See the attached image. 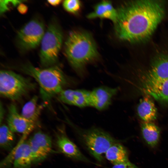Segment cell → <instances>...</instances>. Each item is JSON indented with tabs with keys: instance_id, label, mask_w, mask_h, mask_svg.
Masks as SVG:
<instances>
[{
	"instance_id": "1",
	"label": "cell",
	"mask_w": 168,
	"mask_h": 168,
	"mask_svg": "<svg viewBox=\"0 0 168 168\" xmlns=\"http://www.w3.org/2000/svg\"><path fill=\"white\" fill-rule=\"evenodd\" d=\"M115 34L120 40L131 43L144 42L152 36L164 18V1L141 0L123 3L117 10Z\"/></svg>"
},
{
	"instance_id": "2",
	"label": "cell",
	"mask_w": 168,
	"mask_h": 168,
	"mask_svg": "<svg viewBox=\"0 0 168 168\" xmlns=\"http://www.w3.org/2000/svg\"><path fill=\"white\" fill-rule=\"evenodd\" d=\"M65 53L70 64L81 78L85 77V68L98 56L96 45L89 33L73 31L65 41Z\"/></svg>"
},
{
	"instance_id": "3",
	"label": "cell",
	"mask_w": 168,
	"mask_h": 168,
	"mask_svg": "<svg viewBox=\"0 0 168 168\" xmlns=\"http://www.w3.org/2000/svg\"><path fill=\"white\" fill-rule=\"evenodd\" d=\"M20 70L37 82L41 96L45 101L58 95L68 83L67 77L57 66L40 68L27 63L21 65Z\"/></svg>"
},
{
	"instance_id": "4",
	"label": "cell",
	"mask_w": 168,
	"mask_h": 168,
	"mask_svg": "<svg viewBox=\"0 0 168 168\" xmlns=\"http://www.w3.org/2000/svg\"><path fill=\"white\" fill-rule=\"evenodd\" d=\"M75 130L85 147L98 161L103 160V155L114 143L118 142L109 133L100 128L92 127L83 129L67 119Z\"/></svg>"
},
{
	"instance_id": "5",
	"label": "cell",
	"mask_w": 168,
	"mask_h": 168,
	"mask_svg": "<svg viewBox=\"0 0 168 168\" xmlns=\"http://www.w3.org/2000/svg\"><path fill=\"white\" fill-rule=\"evenodd\" d=\"M36 87V83L29 78L11 71H0V94L3 97L17 100Z\"/></svg>"
},
{
	"instance_id": "6",
	"label": "cell",
	"mask_w": 168,
	"mask_h": 168,
	"mask_svg": "<svg viewBox=\"0 0 168 168\" xmlns=\"http://www.w3.org/2000/svg\"><path fill=\"white\" fill-rule=\"evenodd\" d=\"M63 34L57 24L52 22L48 26L40 43V63L43 67L55 65L57 62L63 42Z\"/></svg>"
},
{
	"instance_id": "7",
	"label": "cell",
	"mask_w": 168,
	"mask_h": 168,
	"mask_svg": "<svg viewBox=\"0 0 168 168\" xmlns=\"http://www.w3.org/2000/svg\"><path fill=\"white\" fill-rule=\"evenodd\" d=\"M44 33V25L41 21L37 19L30 21L17 33L18 47L22 52L36 48L41 43Z\"/></svg>"
},
{
	"instance_id": "8",
	"label": "cell",
	"mask_w": 168,
	"mask_h": 168,
	"mask_svg": "<svg viewBox=\"0 0 168 168\" xmlns=\"http://www.w3.org/2000/svg\"><path fill=\"white\" fill-rule=\"evenodd\" d=\"M119 88L101 86L90 91V107L99 110L107 109L111 104L112 100L119 93Z\"/></svg>"
},
{
	"instance_id": "9",
	"label": "cell",
	"mask_w": 168,
	"mask_h": 168,
	"mask_svg": "<svg viewBox=\"0 0 168 168\" xmlns=\"http://www.w3.org/2000/svg\"><path fill=\"white\" fill-rule=\"evenodd\" d=\"M140 80H161L168 79V51L157 55L149 68L141 75Z\"/></svg>"
},
{
	"instance_id": "10",
	"label": "cell",
	"mask_w": 168,
	"mask_h": 168,
	"mask_svg": "<svg viewBox=\"0 0 168 168\" xmlns=\"http://www.w3.org/2000/svg\"><path fill=\"white\" fill-rule=\"evenodd\" d=\"M7 120V126L13 132L22 133L25 136L34 129L36 124L23 117L13 104L8 107Z\"/></svg>"
},
{
	"instance_id": "11",
	"label": "cell",
	"mask_w": 168,
	"mask_h": 168,
	"mask_svg": "<svg viewBox=\"0 0 168 168\" xmlns=\"http://www.w3.org/2000/svg\"><path fill=\"white\" fill-rule=\"evenodd\" d=\"M56 143L60 152L66 156L77 161L91 162L67 136L64 127L58 129L56 134Z\"/></svg>"
},
{
	"instance_id": "12",
	"label": "cell",
	"mask_w": 168,
	"mask_h": 168,
	"mask_svg": "<svg viewBox=\"0 0 168 168\" xmlns=\"http://www.w3.org/2000/svg\"><path fill=\"white\" fill-rule=\"evenodd\" d=\"M140 80V89L144 93L162 103H168V79Z\"/></svg>"
},
{
	"instance_id": "13",
	"label": "cell",
	"mask_w": 168,
	"mask_h": 168,
	"mask_svg": "<svg viewBox=\"0 0 168 168\" xmlns=\"http://www.w3.org/2000/svg\"><path fill=\"white\" fill-rule=\"evenodd\" d=\"M90 91L85 89H64L58 95L59 99L65 104L79 108L90 107Z\"/></svg>"
},
{
	"instance_id": "14",
	"label": "cell",
	"mask_w": 168,
	"mask_h": 168,
	"mask_svg": "<svg viewBox=\"0 0 168 168\" xmlns=\"http://www.w3.org/2000/svg\"><path fill=\"white\" fill-rule=\"evenodd\" d=\"M12 159L14 168H30L33 159L28 141L18 145L13 152Z\"/></svg>"
},
{
	"instance_id": "15",
	"label": "cell",
	"mask_w": 168,
	"mask_h": 168,
	"mask_svg": "<svg viewBox=\"0 0 168 168\" xmlns=\"http://www.w3.org/2000/svg\"><path fill=\"white\" fill-rule=\"evenodd\" d=\"M145 94L140 100L137 108L138 113L144 122H152L156 119L157 109L151 96Z\"/></svg>"
},
{
	"instance_id": "16",
	"label": "cell",
	"mask_w": 168,
	"mask_h": 168,
	"mask_svg": "<svg viewBox=\"0 0 168 168\" xmlns=\"http://www.w3.org/2000/svg\"><path fill=\"white\" fill-rule=\"evenodd\" d=\"M117 16V10L114 7L111 2L109 1H103L95 6L94 11L87 15V17L89 19H108L114 23Z\"/></svg>"
},
{
	"instance_id": "17",
	"label": "cell",
	"mask_w": 168,
	"mask_h": 168,
	"mask_svg": "<svg viewBox=\"0 0 168 168\" xmlns=\"http://www.w3.org/2000/svg\"><path fill=\"white\" fill-rule=\"evenodd\" d=\"M105 156L113 165L129 161L127 150L119 142L112 144L106 151Z\"/></svg>"
},
{
	"instance_id": "18",
	"label": "cell",
	"mask_w": 168,
	"mask_h": 168,
	"mask_svg": "<svg viewBox=\"0 0 168 168\" xmlns=\"http://www.w3.org/2000/svg\"><path fill=\"white\" fill-rule=\"evenodd\" d=\"M38 97L33 96L23 106L21 115L25 118L36 123L44 107V105L38 104Z\"/></svg>"
},
{
	"instance_id": "19",
	"label": "cell",
	"mask_w": 168,
	"mask_h": 168,
	"mask_svg": "<svg viewBox=\"0 0 168 168\" xmlns=\"http://www.w3.org/2000/svg\"><path fill=\"white\" fill-rule=\"evenodd\" d=\"M143 137L147 144L152 147L157 144L160 137L159 127L152 122H144L141 124Z\"/></svg>"
},
{
	"instance_id": "20",
	"label": "cell",
	"mask_w": 168,
	"mask_h": 168,
	"mask_svg": "<svg viewBox=\"0 0 168 168\" xmlns=\"http://www.w3.org/2000/svg\"><path fill=\"white\" fill-rule=\"evenodd\" d=\"M49 155L52 151V144L50 137L41 131L35 133L29 139Z\"/></svg>"
},
{
	"instance_id": "21",
	"label": "cell",
	"mask_w": 168,
	"mask_h": 168,
	"mask_svg": "<svg viewBox=\"0 0 168 168\" xmlns=\"http://www.w3.org/2000/svg\"><path fill=\"white\" fill-rule=\"evenodd\" d=\"M15 136L14 133L7 125L1 124L0 128V145L2 149L6 150L11 149L14 144Z\"/></svg>"
},
{
	"instance_id": "22",
	"label": "cell",
	"mask_w": 168,
	"mask_h": 168,
	"mask_svg": "<svg viewBox=\"0 0 168 168\" xmlns=\"http://www.w3.org/2000/svg\"><path fill=\"white\" fill-rule=\"evenodd\" d=\"M63 6L68 12L75 14L78 13L80 9L81 3L78 0H66L63 2Z\"/></svg>"
},
{
	"instance_id": "23",
	"label": "cell",
	"mask_w": 168,
	"mask_h": 168,
	"mask_svg": "<svg viewBox=\"0 0 168 168\" xmlns=\"http://www.w3.org/2000/svg\"><path fill=\"white\" fill-rule=\"evenodd\" d=\"M21 0H0V13H3L12 7L18 5L22 2Z\"/></svg>"
},
{
	"instance_id": "24",
	"label": "cell",
	"mask_w": 168,
	"mask_h": 168,
	"mask_svg": "<svg viewBox=\"0 0 168 168\" xmlns=\"http://www.w3.org/2000/svg\"><path fill=\"white\" fill-rule=\"evenodd\" d=\"M110 168H137V166L129 161L120 164L114 165Z\"/></svg>"
},
{
	"instance_id": "25",
	"label": "cell",
	"mask_w": 168,
	"mask_h": 168,
	"mask_svg": "<svg viewBox=\"0 0 168 168\" xmlns=\"http://www.w3.org/2000/svg\"><path fill=\"white\" fill-rule=\"evenodd\" d=\"M28 8L25 4L21 3L18 5L17 10L21 14L26 13L27 11Z\"/></svg>"
},
{
	"instance_id": "26",
	"label": "cell",
	"mask_w": 168,
	"mask_h": 168,
	"mask_svg": "<svg viewBox=\"0 0 168 168\" xmlns=\"http://www.w3.org/2000/svg\"><path fill=\"white\" fill-rule=\"evenodd\" d=\"M47 2L50 5L53 6H56L58 5L62 2L61 0H49Z\"/></svg>"
},
{
	"instance_id": "27",
	"label": "cell",
	"mask_w": 168,
	"mask_h": 168,
	"mask_svg": "<svg viewBox=\"0 0 168 168\" xmlns=\"http://www.w3.org/2000/svg\"><path fill=\"white\" fill-rule=\"evenodd\" d=\"M2 106V105L1 103L0 104V123L1 124L3 118L4 117V110Z\"/></svg>"
}]
</instances>
